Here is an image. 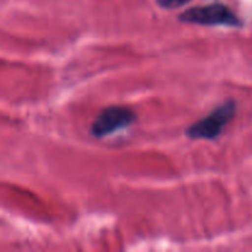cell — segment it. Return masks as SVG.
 <instances>
[{
  "label": "cell",
  "mask_w": 252,
  "mask_h": 252,
  "mask_svg": "<svg viewBox=\"0 0 252 252\" xmlns=\"http://www.w3.org/2000/svg\"><path fill=\"white\" fill-rule=\"evenodd\" d=\"M189 1H192V0H158V4L164 9L172 10L184 6V5L189 4Z\"/></svg>",
  "instance_id": "277c9868"
},
{
  "label": "cell",
  "mask_w": 252,
  "mask_h": 252,
  "mask_svg": "<svg viewBox=\"0 0 252 252\" xmlns=\"http://www.w3.org/2000/svg\"><path fill=\"white\" fill-rule=\"evenodd\" d=\"M180 21L186 24L204 25V26L241 27L243 22L229 6L221 2L191 7L179 16Z\"/></svg>",
  "instance_id": "7a4b0ae2"
},
{
  "label": "cell",
  "mask_w": 252,
  "mask_h": 252,
  "mask_svg": "<svg viewBox=\"0 0 252 252\" xmlns=\"http://www.w3.org/2000/svg\"><path fill=\"white\" fill-rule=\"evenodd\" d=\"M235 101L228 100L214 108L208 116L197 121L186 129V137L189 139L214 140L220 137L226 126L233 121L236 113Z\"/></svg>",
  "instance_id": "6da1fadb"
},
{
  "label": "cell",
  "mask_w": 252,
  "mask_h": 252,
  "mask_svg": "<svg viewBox=\"0 0 252 252\" xmlns=\"http://www.w3.org/2000/svg\"><path fill=\"white\" fill-rule=\"evenodd\" d=\"M137 116L130 108L123 106H111L101 111L90 127V134L94 138L108 137L117 130H122L132 126Z\"/></svg>",
  "instance_id": "3957f363"
}]
</instances>
